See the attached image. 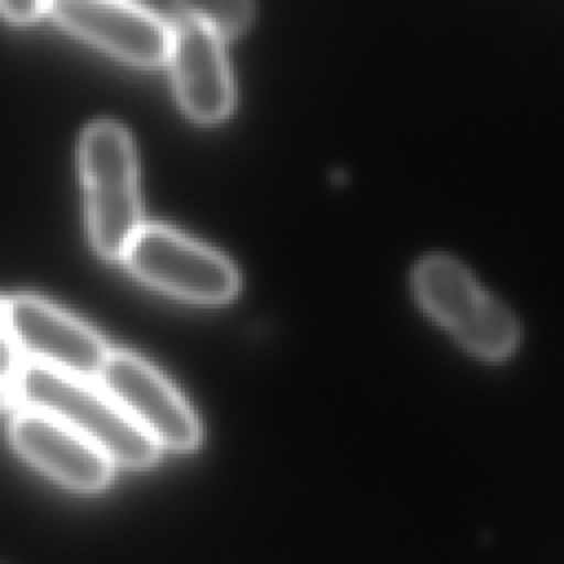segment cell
<instances>
[{
    "label": "cell",
    "instance_id": "cell-1",
    "mask_svg": "<svg viewBox=\"0 0 564 564\" xmlns=\"http://www.w3.org/2000/svg\"><path fill=\"white\" fill-rule=\"evenodd\" d=\"M18 405L40 410L62 421L99 447L112 465L143 469L159 460L161 447L93 381L62 375L35 364H22Z\"/></svg>",
    "mask_w": 564,
    "mask_h": 564
},
{
    "label": "cell",
    "instance_id": "cell-2",
    "mask_svg": "<svg viewBox=\"0 0 564 564\" xmlns=\"http://www.w3.org/2000/svg\"><path fill=\"white\" fill-rule=\"evenodd\" d=\"M79 174L93 249L121 260L141 223L137 152L117 121H93L79 139Z\"/></svg>",
    "mask_w": 564,
    "mask_h": 564
},
{
    "label": "cell",
    "instance_id": "cell-3",
    "mask_svg": "<svg viewBox=\"0 0 564 564\" xmlns=\"http://www.w3.org/2000/svg\"><path fill=\"white\" fill-rule=\"evenodd\" d=\"M412 289L423 311L469 352L498 361L520 341V326L458 260L434 253L416 262Z\"/></svg>",
    "mask_w": 564,
    "mask_h": 564
},
{
    "label": "cell",
    "instance_id": "cell-4",
    "mask_svg": "<svg viewBox=\"0 0 564 564\" xmlns=\"http://www.w3.org/2000/svg\"><path fill=\"white\" fill-rule=\"evenodd\" d=\"M121 260L143 284L194 304H225L240 289L231 260L163 225H141Z\"/></svg>",
    "mask_w": 564,
    "mask_h": 564
},
{
    "label": "cell",
    "instance_id": "cell-5",
    "mask_svg": "<svg viewBox=\"0 0 564 564\" xmlns=\"http://www.w3.org/2000/svg\"><path fill=\"white\" fill-rule=\"evenodd\" d=\"M7 333L26 364L79 379H97L110 348L82 319L35 295L4 297Z\"/></svg>",
    "mask_w": 564,
    "mask_h": 564
},
{
    "label": "cell",
    "instance_id": "cell-6",
    "mask_svg": "<svg viewBox=\"0 0 564 564\" xmlns=\"http://www.w3.org/2000/svg\"><path fill=\"white\" fill-rule=\"evenodd\" d=\"M97 386L159 445L192 452L200 443V423L181 392L145 359L110 350Z\"/></svg>",
    "mask_w": 564,
    "mask_h": 564
},
{
    "label": "cell",
    "instance_id": "cell-7",
    "mask_svg": "<svg viewBox=\"0 0 564 564\" xmlns=\"http://www.w3.org/2000/svg\"><path fill=\"white\" fill-rule=\"evenodd\" d=\"M46 13L121 62L141 68L167 62L172 26L132 0H48Z\"/></svg>",
    "mask_w": 564,
    "mask_h": 564
},
{
    "label": "cell",
    "instance_id": "cell-8",
    "mask_svg": "<svg viewBox=\"0 0 564 564\" xmlns=\"http://www.w3.org/2000/svg\"><path fill=\"white\" fill-rule=\"evenodd\" d=\"M167 64L176 101L192 121L209 126L231 115L236 88L225 40L218 33L194 20H178L172 29Z\"/></svg>",
    "mask_w": 564,
    "mask_h": 564
},
{
    "label": "cell",
    "instance_id": "cell-9",
    "mask_svg": "<svg viewBox=\"0 0 564 564\" xmlns=\"http://www.w3.org/2000/svg\"><path fill=\"white\" fill-rule=\"evenodd\" d=\"M9 436L24 460L73 491H99L112 478V460L51 414L20 410L11 421Z\"/></svg>",
    "mask_w": 564,
    "mask_h": 564
},
{
    "label": "cell",
    "instance_id": "cell-10",
    "mask_svg": "<svg viewBox=\"0 0 564 564\" xmlns=\"http://www.w3.org/2000/svg\"><path fill=\"white\" fill-rule=\"evenodd\" d=\"M183 18L194 20L223 40L245 33L256 15V0H174Z\"/></svg>",
    "mask_w": 564,
    "mask_h": 564
},
{
    "label": "cell",
    "instance_id": "cell-11",
    "mask_svg": "<svg viewBox=\"0 0 564 564\" xmlns=\"http://www.w3.org/2000/svg\"><path fill=\"white\" fill-rule=\"evenodd\" d=\"M2 306H4V295H0V410L18 405L15 386H18L22 364H24V359L20 357V352L15 350V346L7 333Z\"/></svg>",
    "mask_w": 564,
    "mask_h": 564
},
{
    "label": "cell",
    "instance_id": "cell-12",
    "mask_svg": "<svg viewBox=\"0 0 564 564\" xmlns=\"http://www.w3.org/2000/svg\"><path fill=\"white\" fill-rule=\"evenodd\" d=\"M48 0H0V15L13 24H29L46 13Z\"/></svg>",
    "mask_w": 564,
    "mask_h": 564
}]
</instances>
